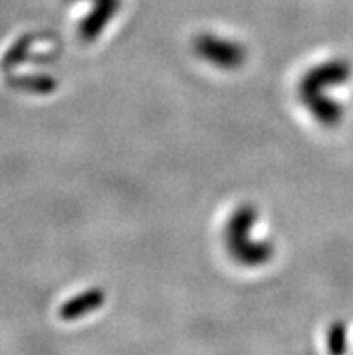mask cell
I'll return each mask as SVG.
<instances>
[{"label": "cell", "mask_w": 353, "mask_h": 355, "mask_svg": "<svg viewBox=\"0 0 353 355\" xmlns=\"http://www.w3.org/2000/svg\"><path fill=\"white\" fill-rule=\"evenodd\" d=\"M101 303H103V293H101V291H92V293L80 294V296L71 300V302H67L62 309H60V318L65 321L76 320L80 315L96 311L98 306H101Z\"/></svg>", "instance_id": "1"}, {"label": "cell", "mask_w": 353, "mask_h": 355, "mask_svg": "<svg viewBox=\"0 0 353 355\" xmlns=\"http://www.w3.org/2000/svg\"><path fill=\"white\" fill-rule=\"evenodd\" d=\"M328 350L332 355H343L346 350V339H345V329L343 324H336L330 330V339H328Z\"/></svg>", "instance_id": "2"}]
</instances>
